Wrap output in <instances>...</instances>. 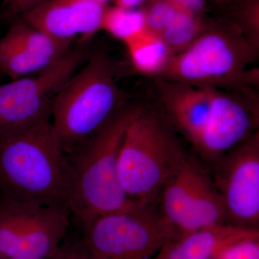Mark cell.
Returning <instances> with one entry per match:
<instances>
[{"mask_svg":"<svg viewBox=\"0 0 259 259\" xmlns=\"http://www.w3.org/2000/svg\"><path fill=\"white\" fill-rule=\"evenodd\" d=\"M69 162L51 117L0 134V197L69 207Z\"/></svg>","mask_w":259,"mask_h":259,"instance_id":"cell-1","label":"cell"},{"mask_svg":"<svg viewBox=\"0 0 259 259\" xmlns=\"http://www.w3.org/2000/svg\"><path fill=\"white\" fill-rule=\"evenodd\" d=\"M143 107L126 103L98 132L66 154L69 207L75 226L81 228L98 216L135 204L121 187L118 162L127 127Z\"/></svg>","mask_w":259,"mask_h":259,"instance_id":"cell-2","label":"cell"},{"mask_svg":"<svg viewBox=\"0 0 259 259\" xmlns=\"http://www.w3.org/2000/svg\"><path fill=\"white\" fill-rule=\"evenodd\" d=\"M187 157L166 117L144 107L127 127L121 146V187L131 202L156 206L163 187Z\"/></svg>","mask_w":259,"mask_h":259,"instance_id":"cell-3","label":"cell"},{"mask_svg":"<svg viewBox=\"0 0 259 259\" xmlns=\"http://www.w3.org/2000/svg\"><path fill=\"white\" fill-rule=\"evenodd\" d=\"M125 104L110 57L101 51L89 56L51 105V122L66 154L98 132Z\"/></svg>","mask_w":259,"mask_h":259,"instance_id":"cell-4","label":"cell"},{"mask_svg":"<svg viewBox=\"0 0 259 259\" xmlns=\"http://www.w3.org/2000/svg\"><path fill=\"white\" fill-rule=\"evenodd\" d=\"M257 54L231 21L209 23L185 50L172 56L158 78L197 86H251L248 65Z\"/></svg>","mask_w":259,"mask_h":259,"instance_id":"cell-5","label":"cell"},{"mask_svg":"<svg viewBox=\"0 0 259 259\" xmlns=\"http://www.w3.org/2000/svg\"><path fill=\"white\" fill-rule=\"evenodd\" d=\"M76 228L95 259H151L175 238L156 206L137 203Z\"/></svg>","mask_w":259,"mask_h":259,"instance_id":"cell-6","label":"cell"},{"mask_svg":"<svg viewBox=\"0 0 259 259\" xmlns=\"http://www.w3.org/2000/svg\"><path fill=\"white\" fill-rule=\"evenodd\" d=\"M71 226L68 207L0 197V258L51 259Z\"/></svg>","mask_w":259,"mask_h":259,"instance_id":"cell-7","label":"cell"},{"mask_svg":"<svg viewBox=\"0 0 259 259\" xmlns=\"http://www.w3.org/2000/svg\"><path fill=\"white\" fill-rule=\"evenodd\" d=\"M88 45L79 42L40 72L0 83V134L51 117L54 98L88 59Z\"/></svg>","mask_w":259,"mask_h":259,"instance_id":"cell-8","label":"cell"},{"mask_svg":"<svg viewBox=\"0 0 259 259\" xmlns=\"http://www.w3.org/2000/svg\"><path fill=\"white\" fill-rule=\"evenodd\" d=\"M212 163V180L222 197L228 223L258 228V131Z\"/></svg>","mask_w":259,"mask_h":259,"instance_id":"cell-9","label":"cell"},{"mask_svg":"<svg viewBox=\"0 0 259 259\" xmlns=\"http://www.w3.org/2000/svg\"><path fill=\"white\" fill-rule=\"evenodd\" d=\"M258 98L250 88H214L208 122L193 147L213 163L258 131Z\"/></svg>","mask_w":259,"mask_h":259,"instance_id":"cell-10","label":"cell"},{"mask_svg":"<svg viewBox=\"0 0 259 259\" xmlns=\"http://www.w3.org/2000/svg\"><path fill=\"white\" fill-rule=\"evenodd\" d=\"M72 44L17 18L0 38V72L12 80L37 74L60 60L72 49Z\"/></svg>","mask_w":259,"mask_h":259,"instance_id":"cell-11","label":"cell"},{"mask_svg":"<svg viewBox=\"0 0 259 259\" xmlns=\"http://www.w3.org/2000/svg\"><path fill=\"white\" fill-rule=\"evenodd\" d=\"M107 7L93 0H47L18 18L58 40L89 42L102 30Z\"/></svg>","mask_w":259,"mask_h":259,"instance_id":"cell-12","label":"cell"},{"mask_svg":"<svg viewBox=\"0 0 259 259\" xmlns=\"http://www.w3.org/2000/svg\"><path fill=\"white\" fill-rule=\"evenodd\" d=\"M156 79L162 113L194 146L208 122L214 88Z\"/></svg>","mask_w":259,"mask_h":259,"instance_id":"cell-13","label":"cell"},{"mask_svg":"<svg viewBox=\"0 0 259 259\" xmlns=\"http://www.w3.org/2000/svg\"><path fill=\"white\" fill-rule=\"evenodd\" d=\"M257 237L258 228L226 223L174 238L163 245L151 259H213L226 247Z\"/></svg>","mask_w":259,"mask_h":259,"instance_id":"cell-14","label":"cell"},{"mask_svg":"<svg viewBox=\"0 0 259 259\" xmlns=\"http://www.w3.org/2000/svg\"><path fill=\"white\" fill-rule=\"evenodd\" d=\"M199 167L187 156L166 182L160 194L158 211L173 228L175 238L182 234L187 222L193 198L196 175Z\"/></svg>","mask_w":259,"mask_h":259,"instance_id":"cell-15","label":"cell"},{"mask_svg":"<svg viewBox=\"0 0 259 259\" xmlns=\"http://www.w3.org/2000/svg\"><path fill=\"white\" fill-rule=\"evenodd\" d=\"M226 223L228 221L222 197L212 180L199 167L194 182L190 212L180 236Z\"/></svg>","mask_w":259,"mask_h":259,"instance_id":"cell-16","label":"cell"},{"mask_svg":"<svg viewBox=\"0 0 259 259\" xmlns=\"http://www.w3.org/2000/svg\"><path fill=\"white\" fill-rule=\"evenodd\" d=\"M124 44L134 69L146 76L159 77L173 56L161 37L148 29Z\"/></svg>","mask_w":259,"mask_h":259,"instance_id":"cell-17","label":"cell"},{"mask_svg":"<svg viewBox=\"0 0 259 259\" xmlns=\"http://www.w3.org/2000/svg\"><path fill=\"white\" fill-rule=\"evenodd\" d=\"M209 23L202 15L179 11L158 36L175 55L190 46Z\"/></svg>","mask_w":259,"mask_h":259,"instance_id":"cell-18","label":"cell"},{"mask_svg":"<svg viewBox=\"0 0 259 259\" xmlns=\"http://www.w3.org/2000/svg\"><path fill=\"white\" fill-rule=\"evenodd\" d=\"M147 29L141 8L107 7L102 20V30L125 42Z\"/></svg>","mask_w":259,"mask_h":259,"instance_id":"cell-19","label":"cell"},{"mask_svg":"<svg viewBox=\"0 0 259 259\" xmlns=\"http://www.w3.org/2000/svg\"><path fill=\"white\" fill-rule=\"evenodd\" d=\"M231 23L258 54L259 49V0H238Z\"/></svg>","mask_w":259,"mask_h":259,"instance_id":"cell-20","label":"cell"},{"mask_svg":"<svg viewBox=\"0 0 259 259\" xmlns=\"http://www.w3.org/2000/svg\"><path fill=\"white\" fill-rule=\"evenodd\" d=\"M148 30L159 35L179 10L168 0H148L141 8Z\"/></svg>","mask_w":259,"mask_h":259,"instance_id":"cell-21","label":"cell"},{"mask_svg":"<svg viewBox=\"0 0 259 259\" xmlns=\"http://www.w3.org/2000/svg\"><path fill=\"white\" fill-rule=\"evenodd\" d=\"M77 230L76 233H71L70 228L67 235L51 259H95L85 246L79 230Z\"/></svg>","mask_w":259,"mask_h":259,"instance_id":"cell-22","label":"cell"},{"mask_svg":"<svg viewBox=\"0 0 259 259\" xmlns=\"http://www.w3.org/2000/svg\"><path fill=\"white\" fill-rule=\"evenodd\" d=\"M214 259H259V237L233 243L218 253Z\"/></svg>","mask_w":259,"mask_h":259,"instance_id":"cell-23","label":"cell"},{"mask_svg":"<svg viewBox=\"0 0 259 259\" xmlns=\"http://www.w3.org/2000/svg\"><path fill=\"white\" fill-rule=\"evenodd\" d=\"M46 1L47 0H8L3 18H18Z\"/></svg>","mask_w":259,"mask_h":259,"instance_id":"cell-24","label":"cell"},{"mask_svg":"<svg viewBox=\"0 0 259 259\" xmlns=\"http://www.w3.org/2000/svg\"><path fill=\"white\" fill-rule=\"evenodd\" d=\"M180 11L202 15L207 0H168Z\"/></svg>","mask_w":259,"mask_h":259,"instance_id":"cell-25","label":"cell"},{"mask_svg":"<svg viewBox=\"0 0 259 259\" xmlns=\"http://www.w3.org/2000/svg\"><path fill=\"white\" fill-rule=\"evenodd\" d=\"M148 1V0H113V3L116 6L134 9L144 6Z\"/></svg>","mask_w":259,"mask_h":259,"instance_id":"cell-26","label":"cell"},{"mask_svg":"<svg viewBox=\"0 0 259 259\" xmlns=\"http://www.w3.org/2000/svg\"><path fill=\"white\" fill-rule=\"evenodd\" d=\"M93 1L96 2V3H100V4L107 5V3L110 2H113V0H93Z\"/></svg>","mask_w":259,"mask_h":259,"instance_id":"cell-27","label":"cell"},{"mask_svg":"<svg viewBox=\"0 0 259 259\" xmlns=\"http://www.w3.org/2000/svg\"><path fill=\"white\" fill-rule=\"evenodd\" d=\"M214 1L222 2V3H235L238 0H214Z\"/></svg>","mask_w":259,"mask_h":259,"instance_id":"cell-28","label":"cell"},{"mask_svg":"<svg viewBox=\"0 0 259 259\" xmlns=\"http://www.w3.org/2000/svg\"><path fill=\"white\" fill-rule=\"evenodd\" d=\"M2 1V6L3 7V8H5V6H6V5L8 4V0H1Z\"/></svg>","mask_w":259,"mask_h":259,"instance_id":"cell-29","label":"cell"},{"mask_svg":"<svg viewBox=\"0 0 259 259\" xmlns=\"http://www.w3.org/2000/svg\"><path fill=\"white\" fill-rule=\"evenodd\" d=\"M1 74H2V73H1V72H0V75H1Z\"/></svg>","mask_w":259,"mask_h":259,"instance_id":"cell-30","label":"cell"},{"mask_svg":"<svg viewBox=\"0 0 259 259\" xmlns=\"http://www.w3.org/2000/svg\"><path fill=\"white\" fill-rule=\"evenodd\" d=\"M0 259H5V258H0Z\"/></svg>","mask_w":259,"mask_h":259,"instance_id":"cell-31","label":"cell"}]
</instances>
